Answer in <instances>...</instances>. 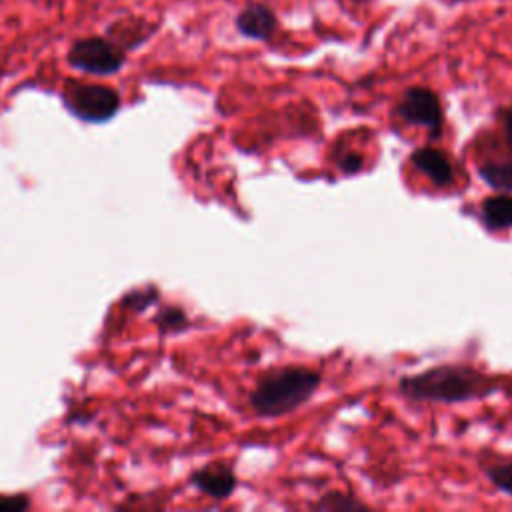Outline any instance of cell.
<instances>
[{
    "label": "cell",
    "instance_id": "cell-1",
    "mask_svg": "<svg viewBox=\"0 0 512 512\" xmlns=\"http://www.w3.org/2000/svg\"><path fill=\"white\" fill-rule=\"evenodd\" d=\"M500 388V378L466 364H438L398 380L400 394L412 402L454 404L484 398Z\"/></svg>",
    "mask_w": 512,
    "mask_h": 512
},
{
    "label": "cell",
    "instance_id": "cell-2",
    "mask_svg": "<svg viewBox=\"0 0 512 512\" xmlns=\"http://www.w3.org/2000/svg\"><path fill=\"white\" fill-rule=\"evenodd\" d=\"M322 382V374L308 366H274L266 370L248 396L260 418L286 416L304 406Z\"/></svg>",
    "mask_w": 512,
    "mask_h": 512
},
{
    "label": "cell",
    "instance_id": "cell-3",
    "mask_svg": "<svg viewBox=\"0 0 512 512\" xmlns=\"http://www.w3.org/2000/svg\"><path fill=\"white\" fill-rule=\"evenodd\" d=\"M66 108L80 120L106 122L120 108V94L104 84H82L68 80L64 88Z\"/></svg>",
    "mask_w": 512,
    "mask_h": 512
},
{
    "label": "cell",
    "instance_id": "cell-4",
    "mask_svg": "<svg viewBox=\"0 0 512 512\" xmlns=\"http://www.w3.org/2000/svg\"><path fill=\"white\" fill-rule=\"evenodd\" d=\"M68 62L76 70L96 76H108L124 66L126 56L116 42L100 36H90L72 44V48L68 50Z\"/></svg>",
    "mask_w": 512,
    "mask_h": 512
},
{
    "label": "cell",
    "instance_id": "cell-5",
    "mask_svg": "<svg viewBox=\"0 0 512 512\" xmlns=\"http://www.w3.org/2000/svg\"><path fill=\"white\" fill-rule=\"evenodd\" d=\"M394 112L406 124L426 128L432 138H438L442 134V124H444L442 104H440L438 94L426 86L406 88L404 94L400 96Z\"/></svg>",
    "mask_w": 512,
    "mask_h": 512
},
{
    "label": "cell",
    "instance_id": "cell-6",
    "mask_svg": "<svg viewBox=\"0 0 512 512\" xmlns=\"http://www.w3.org/2000/svg\"><path fill=\"white\" fill-rule=\"evenodd\" d=\"M234 26L240 36H244L248 40L266 42L274 36L276 28H278V18L268 4L250 2L236 14Z\"/></svg>",
    "mask_w": 512,
    "mask_h": 512
},
{
    "label": "cell",
    "instance_id": "cell-7",
    "mask_svg": "<svg viewBox=\"0 0 512 512\" xmlns=\"http://www.w3.org/2000/svg\"><path fill=\"white\" fill-rule=\"evenodd\" d=\"M190 484L214 500H226L236 490L238 478L228 464L212 462V464L196 470L190 476Z\"/></svg>",
    "mask_w": 512,
    "mask_h": 512
},
{
    "label": "cell",
    "instance_id": "cell-8",
    "mask_svg": "<svg viewBox=\"0 0 512 512\" xmlns=\"http://www.w3.org/2000/svg\"><path fill=\"white\" fill-rule=\"evenodd\" d=\"M410 162L438 188L450 186L454 182V166L450 158L434 146H422L414 150L410 156Z\"/></svg>",
    "mask_w": 512,
    "mask_h": 512
},
{
    "label": "cell",
    "instance_id": "cell-9",
    "mask_svg": "<svg viewBox=\"0 0 512 512\" xmlns=\"http://www.w3.org/2000/svg\"><path fill=\"white\" fill-rule=\"evenodd\" d=\"M480 220L490 230L512 228V196L494 194L484 198L480 204Z\"/></svg>",
    "mask_w": 512,
    "mask_h": 512
},
{
    "label": "cell",
    "instance_id": "cell-10",
    "mask_svg": "<svg viewBox=\"0 0 512 512\" xmlns=\"http://www.w3.org/2000/svg\"><path fill=\"white\" fill-rule=\"evenodd\" d=\"M478 176L500 192H512V162H486L478 168Z\"/></svg>",
    "mask_w": 512,
    "mask_h": 512
},
{
    "label": "cell",
    "instance_id": "cell-11",
    "mask_svg": "<svg viewBox=\"0 0 512 512\" xmlns=\"http://www.w3.org/2000/svg\"><path fill=\"white\" fill-rule=\"evenodd\" d=\"M314 510H368V506L344 492H328L312 504Z\"/></svg>",
    "mask_w": 512,
    "mask_h": 512
},
{
    "label": "cell",
    "instance_id": "cell-12",
    "mask_svg": "<svg viewBox=\"0 0 512 512\" xmlns=\"http://www.w3.org/2000/svg\"><path fill=\"white\" fill-rule=\"evenodd\" d=\"M486 478L490 480V484L512 496V462H498V464H490L486 468Z\"/></svg>",
    "mask_w": 512,
    "mask_h": 512
},
{
    "label": "cell",
    "instance_id": "cell-13",
    "mask_svg": "<svg viewBox=\"0 0 512 512\" xmlns=\"http://www.w3.org/2000/svg\"><path fill=\"white\" fill-rule=\"evenodd\" d=\"M158 322H160L162 330H176V328H182L186 324V314L180 308H166L158 316Z\"/></svg>",
    "mask_w": 512,
    "mask_h": 512
},
{
    "label": "cell",
    "instance_id": "cell-14",
    "mask_svg": "<svg viewBox=\"0 0 512 512\" xmlns=\"http://www.w3.org/2000/svg\"><path fill=\"white\" fill-rule=\"evenodd\" d=\"M338 164H340V168H342L346 174H354V172H358V170L362 168L364 160H362V156H360L358 152H344V154L340 156Z\"/></svg>",
    "mask_w": 512,
    "mask_h": 512
},
{
    "label": "cell",
    "instance_id": "cell-15",
    "mask_svg": "<svg viewBox=\"0 0 512 512\" xmlns=\"http://www.w3.org/2000/svg\"><path fill=\"white\" fill-rule=\"evenodd\" d=\"M24 508H28V500L24 496H16V498L0 496V510H24Z\"/></svg>",
    "mask_w": 512,
    "mask_h": 512
},
{
    "label": "cell",
    "instance_id": "cell-16",
    "mask_svg": "<svg viewBox=\"0 0 512 512\" xmlns=\"http://www.w3.org/2000/svg\"><path fill=\"white\" fill-rule=\"evenodd\" d=\"M504 136L508 146L512 148V106L504 112Z\"/></svg>",
    "mask_w": 512,
    "mask_h": 512
},
{
    "label": "cell",
    "instance_id": "cell-17",
    "mask_svg": "<svg viewBox=\"0 0 512 512\" xmlns=\"http://www.w3.org/2000/svg\"><path fill=\"white\" fill-rule=\"evenodd\" d=\"M354 2H370V0H354Z\"/></svg>",
    "mask_w": 512,
    "mask_h": 512
}]
</instances>
